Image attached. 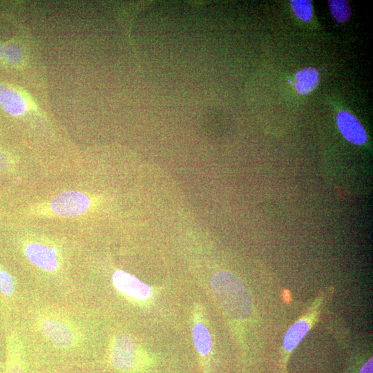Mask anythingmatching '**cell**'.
Here are the masks:
<instances>
[{"label": "cell", "instance_id": "obj_1", "mask_svg": "<svg viewBox=\"0 0 373 373\" xmlns=\"http://www.w3.org/2000/svg\"><path fill=\"white\" fill-rule=\"evenodd\" d=\"M213 294L225 312L233 318H245L252 308L249 293L243 283L234 274L220 271L211 280Z\"/></svg>", "mask_w": 373, "mask_h": 373}, {"label": "cell", "instance_id": "obj_2", "mask_svg": "<svg viewBox=\"0 0 373 373\" xmlns=\"http://www.w3.org/2000/svg\"><path fill=\"white\" fill-rule=\"evenodd\" d=\"M36 325L49 343L61 350H73L84 339L80 327L68 316L56 310H41L36 317Z\"/></svg>", "mask_w": 373, "mask_h": 373}, {"label": "cell", "instance_id": "obj_3", "mask_svg": "<svg viewBox=\"0 0 373 373\" xmlns=\"http://www.w3.org/2000/svg\"><path fill=\"white\" fill-rule=\"evenodd\" d=\"M93 205L89 195L79 191L60 193L46 202L37 204L30 213L46 217H75L87 213Z\"/></svg>", "mask_w": 373, "mask_h": 373}, {"label": "cell", "instance_id": "obj_4", "mask_svg": "<svg viewBox=\"0 0 373 373\" xmlns=\"http://www.w3.org/2000/svg\"><path fill=\"white\" fill-rule=\"evenodd\" d=\"M106 361L117 373H140L146 367L145 360L137 344L126 334H118L113 337Z\"/></svg>", "mask_w": 373, "mask_h": 373}, {"label": "cell", "instance_id": "obj_5", "mask_svg": "<svg viewBox=\"0 0 373 373\" xmlns=\"http://www.w3.org/2000/svg\"><path fill=\"white\" fill-rule=\"evenodd\" d=\"M23 251L30 262L44 271L54 273L61 267V252L52 244L30 240L23 244Z\"/></svg>", "mask_w": 373, "mask_h": 373}, {"label": "cell", "instance_id": "obj_6", "mask_svg": "<svg viewBox=\"0 0 373 373\" xmlns=\"http://www.w3.org/2000/svg\"><path fill=\"white\" fill-rule=\"evenodd\" d=\"M113 283L118 291L135 300H144L151 294V288L132 274L117 270L113 275Z\"/></svg>", "mask_w": 373, "mask_h": 373}, {"label": "cell", "instance_id": "obj_7", "mask_svg": "<svg viewBox=\"0 0 373 373\" xmlns=\"http://www.w3.org/2000/svg\"><path fill=\"white\" fill-rule=\"evenodd\" d=\"M3 373H30L23 344L15 332L6 336V354Z\"/></svg>", "mask_w": 373, "mask_h": 373}, {"label": "cell", "instance_id": "obj_8", "mask_svg": "<svg viewBox=\"0 0 373 373\" xmlns=\"http://www.w3.org/2000/svg\"><path fill=\"white\" fill-rule=\"evenodd\" d=\"M338 128L343 136L356 145L363 144L367 141V134L360 122L346 111H341L336 117Z\"/></svg>", "mask_w": 373, "mask_h": 373}, {"label": "cell", "instance_id": "obj_9", "mask_svg": "<svg viewBox=\"0 0 373 373\" xmlns=\"http://www.w3.org/2000/svg\"><path fill=\"white\" fill-rule=\"evenodd\" d=\"M295 80L296 91L300 95H306L318 85V73L314 68H305L296 73Z\"/></svg>", "mask_w": 373, "mask_h": 373}, {"label": "cell", "instance_id": "obj_10", "mask_svg": "<svg viewBox=\"0 0 373 373\" xmlns=\"http://www.w3.org/2000/svg\"><path fill=\"white\" fill-rule=\"evenodd\" d=\"M310 323L308 321L302 319L296 322L286 332L283 346L285 350H293L308 332Z\"/></svg>", "mask_w": 373, "mask_h": 373}, {"label": "cell", "instance_id": "obj_11", "mask_svg": "<svg viewBox=\"0 0 373 373\" xmlns=\"http://www.w3.org/2000/svg\"><path fill=\"white\" fill-rule=\"evenodd\" d=\"M193 338L195 346L202 356H207L211 350V338L206 327L200 323H196L193 329Z\"/></svg>", "mask_w": 373, "mask_h": 373}, {"label": "cell", "instance_id": "obj_12", "mask_svg": "<svg viewBox=\"0 0 373 373\" xmlns=\"http://www.w3.org/2000/svg\"><path fill=\"white\" fill-rule=\"evenodd\" d=\"M329 8L333 17L339 22L347 21L351 15L350 6L345 0H330Z\"/></svg>", "mask_w": 373, "mask_h": 373}, {"label": "cell", "instance_id": "obj_13", "mask_svg": "<svg viewBox=\"0 0 373 373\" xmlns=\"http://www.w3.org/2000/svg\"><path fill=\"white\" fill-rule=\"evenodd\" d=\"M291 8L298 18L300 20L309 21L313 14L312 5L309 0H291Z\"/></svg>", "mask_w": 373, "mask_h": 373}, {"label": "cell", "instance_id": "obj_14", "mask_svg": "<svg viewBox=\"0 0 373 373\" xmlns=\"http://www.w3.org/2000/svg\"><path fill=\"white\" fill-rule=\"evenodd\" d=\"M16 291V282L12 276L0 265V293L11 297Z\"/></svg>", "mask_w": 373, "mask_h": 373}, {"label": "cell", "instance_id": "obj_15", "mask_svg": "<svg viewBox=\"0 0 373 373\" xmlns=\"http://www.w3.org/2000/svg\"><path fill=\"white\" fill-rule=\"evenodd\" d=\"M12 161L10 157L5 152L0 150V173L7 171L10 169Z\"/></svg>", "mask_w": 373, "mask_h": 373}, {"label": "cell", "instance_id": "obj_16", "mask_svg": "<svg viewBox=\"0 0 373 373\" xmlns=\"http://www.w3.org/2000/svg\"><path fill=\"white\" fill-rule=\"evenodd\" d=\"M359 373H372V358L369 359L361 367Z\"/></svg>", "mask_w": 373, "mask_h": 373}]
</instances>
